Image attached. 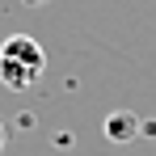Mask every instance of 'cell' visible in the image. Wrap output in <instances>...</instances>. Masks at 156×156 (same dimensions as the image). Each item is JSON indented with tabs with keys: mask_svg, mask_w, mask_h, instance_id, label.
I'll list each match as a JSON object with an SVG mask.
<instances>
[{
	"mask_svg": "<svg viewBox=\"0 0 156 156\" xmlns=\"http://www.w3.org/2000/svg\"><path fill=\"white\" fill-rule=\"evenodd\" d=\"M26 4H42V0H26Z\"/></svg>",
	"mask_w": 156,
	"mask_h": 156,
	"instance_id": "5b68a950",
	"label": "cell"
},
{
	"mask_svg": "<svg viewBox=\"0 0 156 156\" xmlns=\"http://www.w3.org/2000/svg\"><path fill=\"white\" fill-rule=\"evenodd\" d=\"M135 135H139V118H135L131 110L110 114V118H105V139H110V144H131Z\"/></svg>",
	"mask_w": 156,
	"mask_h": 156,
	"instance_id": "3957f363",
	"label": "cell"
},
{
	"mask_svg": "<svg viewBox=\"0 0 156 156\" xmlns=\"http://www.w3.org/2000/svg\"><path fill=\"white\" fill-rule=\"evenodd\" d=\"M38 80H42L38 72H30V68L13 63V59H0V84H4V89H13V93H26V89H34Z\"/></svg>",
	"mask_w": 156,
	"mask_h": 156,
	"instance_id": "7a4b0ae2",
	"label": "cell"
},
{
	"mask_svg": "<svg viewBox=\"0 0 156 156\" xmlns=\"http://www.w3.org/2000/svg\"><path fill=\"white\" fill-rule=\"evenodd\" d=\"M0 152H4V127H0Z\"/></svg>",
	"mask_w": 156,
	"mask_h": 156,
	"instance_id": "277c9868",
	"label": "cell"
},
{
	"mask_svg": "<svg viewBox=\"0 0 156 156\" xmlns=\"http://www.w3.org/2000/svg\"><path fill=\"white\" fill-rule=\"evenodd\" d=\"M0 59H13V63H21V68H30V72H47V55H42V47L30 38V34H9L4 42H0Z\"/></svg>",
	"mask_w": 156,
	"mask_h": 156,
	"instance_id": "6da1fadb",
	"label": "cell"
}]
</instances>
